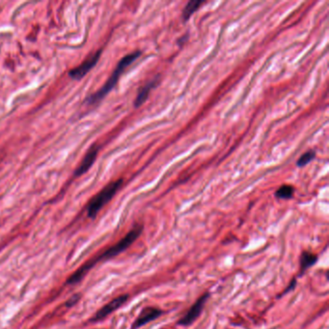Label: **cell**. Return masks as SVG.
<instances>
[{
	"label": "cell",
	"mask_w": 329,
	"mask_h": 329,
	"mask_svg": "<svg viewBox=\"0 0 329 329\" xmlns=\"http://www.w3.org/2000/svg\"><path fill=\"white\" fill-rule=\"evenodd\" d=\"M123 180H117L108 183L103 189H101L89 203L87 208V214L90 218H95L99 211L115 196L117 191L121 188Z\"/></svg>",
	"instance_id": "3"
},
{
	"label": "cell",
	"mask_w": 329,
	"mask_h": 329,
	"mask_svg": "<svg viewBox=\"0 0 329 329\" xmlns=\"http://www.w3.org/2000/svg\"><path fill=\"white\" fill-rule=\"evenodd\" d=\"M101 50H98L95 53L91 54L87 59H85L80 66L74 68L69 72V76L73 80H82L85 75H87L98 63L99 59L100 58Z\"/></svg>",
	"instance_id": "5"
},
{
	"label": "cell",
	"mask_w": 329,
	"mask_h": 329,
	"mask_svg": "<svg viewBox=\"0 0 329 329\" xmlns=\"http://www.w3.org/2000/svg\"><path fill=\"white\" fill-rule=\"evenodd\" d=\"M315 156H316V154H315L314 151L306 152L299 158V160L296 163V165L298 167H303V166L308 164L309 163H311L315 159Z\"/></svg>",
	"instance_id": "13"
},
{
	"label": "cell",
	"mask_w": 329,
	"mask_h": 329,
	"mask_svg": "<svg viewBox=\"0 0 329 329\" xmlns=\"http://www.w3.org/2000/svg\"><path fill=\"white\" fill-rule=\"evenodd\" d=\"M160 79H161L160 76L156 77L153 81H151L150 82L147 83L146 85H144V86L140 89V91H139V93H138V95H137V97H136V99H135V100H134V107L137 108V107L141 106V105L146 101V99H148V97H149V95H150L151 90L159 84Z\"/></svg>",
	"instance_id": "9"
},
{
	"label": "cell",
	"mask_w": 329,
	"mask_h": 329,
	"mask_svg": "<svg viewBox=\"0 0 329 329\" xmlns=\"http://www.w3.org/2000/svg\"><path fill=\"white\" fill-rule=\"evenodd\" d=\"M129 297H130L129 295H122V296H119L116 298L112 299L110 302H108L102 308H100L96 313V315L93 317V319L91 321L92 322H99V321L103 320L104 318H106L107 316L112 314L114 311L119 309L121 306H123L128 301Z\"/></svg>",
	"instance_id": "7"
},
{
	"label": "cell",
	"mask_w": 329,
	"mask_h": 329,
	"mask_svg": "<svg viewBox=\"0 0 329 329\" xmlns=\"http://www.w3.org/2000/svg\"><path fill=\"white\" fill-rule=\"evenodd\" d=\"M204 4V1H197V0H193V1H189L186 6L184 7L183 11H182V18L184 20H187L190 18V16L200 8L201 5Z\"/></svg>",
	"instance_id": "11"
},
{
	"label": "cell",
	"mask_w": 329,
	"mask_h": 329,
	"mask_svg": "<svg viewBox=\"0 0 329 329\" xmlns=\"http://www.w3.org/2000/svg\"><path fill=\"white\" fill-rule=\"evenodd\" d=\"M143 225H135L122 240H120L117 244H115L114 246L107 248L102 254H100L99 256L93 258V260H91L90 262L86 263L85 264H83L81 268H79L69 279H68V284H76L78 282H80L84 275L86 274V272H88L97 263L101 262V261H105V260H109L112 259L116 256H118L119 254H121L122 252H124L126 249H128L129 247H131L142 234L143 232Z\"/></svg>",
	"instance_id": "1"
},
{
	"label": "cell",
	"mask_w": 329,
	"mask_h": 329,
	"mask_svg": "<svg viewBox=\"0 0 329 329\" xmlns=\"http://www.w3.org/2000/svg\"><path fill=\"white\" fill-rule=\"evenodd\" d=\"M318 262V256L311 252V251H303L300 256V261H299V265H300V271L299 275L301 276L306 270H308L311 266L316 264Z\"/></svg>",
	"instance_id": "10"
},
{
	"label": "cell",
	"mask_w": 329,
	"mask_h": 329,
	"mask_svg": "<svg viewBox=\"0 0 329 329\" xmlns=\"http://www.w3.org/2000/svg\"><path fill=\"white\" fill-rule=\"evenodd\" d=\"M99 147L94 145L92 146L89 151L87 152V154L85 155V157L83 158L82 162V164H80V166L78 167V169L76 170V173L75 175L76 176H82V174H84L85 172H87L89 170V168L94 164L96 159H97V156H98V153H99Z\"/></svg>",
	"instance_id": "8"
},
{
	"label": "cell",
	"mask_w": 329,
	"mask_h": 329,
	"mask_svg": "<svg viewBox=\"0 0 329 329\" xmlns=\"http://www.w3.org/2000/svg\"><path fill=\"white\" fill-rule=\"evenodd\" d=\"M296 286V278H294V279H293V280L290 282L289 286L286 288V291H285L284 293H282V295H285V294H287L288 292H290V291L294 290Z\"/></svg>",
	"instance_id": "14"
},
{
	"label": "cell",
	"mask_w": 329,
	"mask_h": 329,
	"mask_svg": "<svg viewBox=\"0 0 329 329\" xmlns=\"http://www.w3.org/2000/svg\"><path fill=\"white\" fill-rule=\"evenodd\" d=\"M164 315V311L153 306H147L142 309L138 317L135 319L134 323L132 326V329H139L155 320L159 319L161 316Z\"/></svg>",
	"instance_id": "6"
},
{
	"label": "cell",
	"mask_w": 329,
	"mask_h": 329,
	"mask_svg": "<svg viewBox=\"0 0 329 329\" xmlns=\"http://www.w3.org/2000/svg\"><path fill=\"white\" fill-rule=\"evenodd\" d=\"M294 193H295V188H294V186L289 185V184H284V185L280 186V187L277 189V191L275 192V196H276V198H278V199H284V200H287V199L293 198Z\"/></svg>",
	"instance_id": "12"
},
{
	"label": "cell",
	"mask_w": 329,
	"mask_h": 329,
	"mask_svg": "<svg viewBox=\"0 0 329 329\" xmlns=\"http://www.w3.org/2000/svg\"><path fill=\"white\" fill-rule=\"evenodd\" d=\"M141 55V51H134L132 53H130L128 55H126L125 57H123L117 67L115 68L114 72L112 73V75L110 76V78L107 80V82L103 84V86L97 91L95 94L91 95L88 99L87 101L90 104H96L98 102H99L116 85V83L118 82L120 77L122 76V74L125 72V70L131 66L137 58H139Z\"/></svg>",
	"instance_id": "2"
},
{
	"label": "cell",
	"mask_w": 329,
	"mask_h": 329,
	"mask_svg": "<svg viewBox=\"0 0 329 329\" xmlns=\"http://www.w3.org/2000/svg\"><path fill=\"white\" fill-rule=\"evenodd\" d=\"M209 297H210V293H205L204 295H202L192 304V306L187 310V312L184 314V316L180 319V321L178 322V325H180L181 327L191 326L201 316Z\"/></svg>",
	"instance_id": "4"
}]
</instances>
